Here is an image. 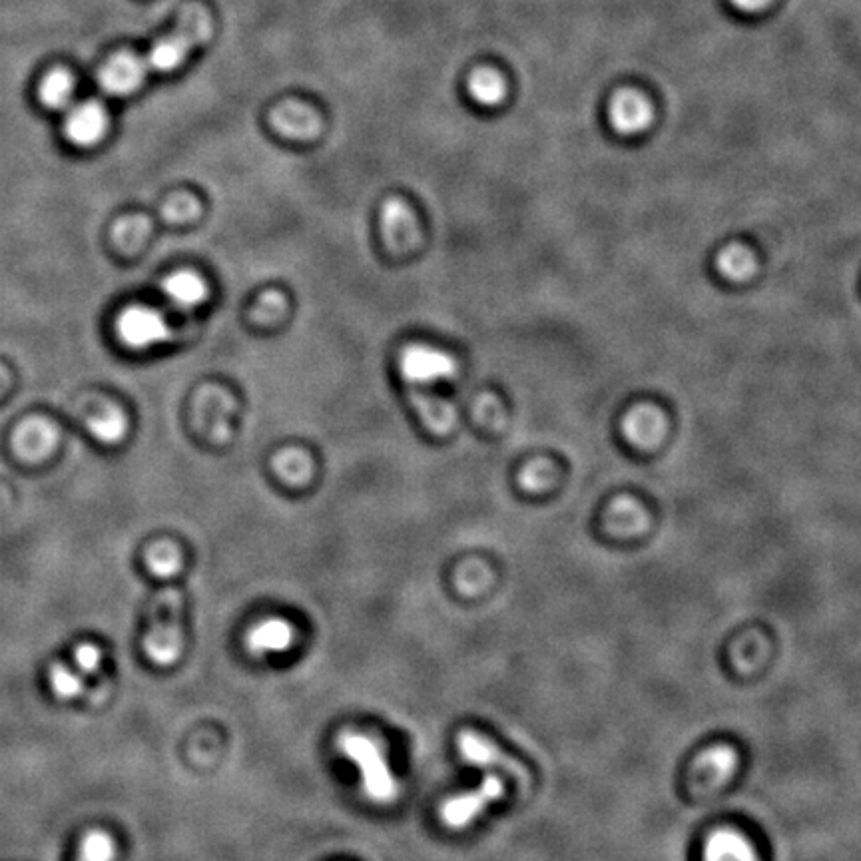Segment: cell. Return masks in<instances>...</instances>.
I'll return each instance as SVG.
<instances>
[{"label": "cell", "instance_id": "16", "mask_svg": "<svg viewBox=\"0 0 861 861\" xmlns=\"http://www.w3.org/2000/svg\"><path fill=\"white\" fill-rule=\"evenodd\" d=\"M48 682H50V690L60 700H74L84 694L88 678L82 676L70 662H56L50 666Z\"/></svg>", "mask_w": 861, "mask_h": 861}, {"label": "cell", "instance_id": "18", "mask_svg": "<svg viewBox=\"0 0 861 861\" xmlns=\"http://www.w3.org/2000/svg\"><path fill=\"white\" fill-rule=\"evenodd\" d=\"M469 92L479 104L493 106L505 98V82L495 70L481 68L471 76Z\"/></svg>", "mask_w": 861, "mask_h": 861}, {"label": "cell", "instance_id": "2", "mask_svg": "<svg viewBox=\"0 0 861 861\" xmlns=\"http://www.w3.org/2000/svg\"><path fill=\"white\" fill-rule=\"evenodd\" d=\"M339 750L357 764L363 790L377 804H391L397 798V782L389 770L383 748L369 736L345 732L339 738Z\"/></svg>", "mask_w": 861, "mask_h": 861}, {"label": "cell", "instance_id": "17", "mask_svg": "<svg viewBox=\"0 0 861 861\" xmlns=\"http://www.w3.org/2000/svg\"><path fill=\"white\" fill-rule=\"evenodd\" d=\"M146 567L156 578H176L182 569V555L176 545L162 541L148 549Z\"/></svg>", "mask_w": 861, "mask_h": 861}, {"label": "cell", "instance_id": "9", "mask_svg": "<svg viewBox=\"0 0 861 861\" xmlns=\"http://www.w3.org/2000/svg\"><path fill=\"white\" fill-rule=\"evenodd\" d=\"M148 62L132 52L114 56L100 72V84L108 94L124 96L134 92L146 78Z\"/></svg>", "mask_w": 861, "mask_h": 861}, {"label": "cell", "instance_id": "10", "mask_svg": "<svg viewBox=\"0 0 861 861\" xmlns=\"http://www.w3.org/2000/svg\"><path fill=\"white\" fill-rule=\"evenodd\" d=\"M610 122L620 134H636L644 130L652 120V110L648 100L632 90L618 92L608 108Z\"/></svg>", "mask_w": 861, "mask_h": 861}, {"label": "cell", "instance_id": "11", "mask_svg": "<svg viewBox=\"0 0 861 861\" xmlns=\"http://www.w3.org/2000/svg\"><path fill=\"white\" fill-rule=\"evenodd\" d=\"M295 642V628L284 618H268L258 626L250 628L246 636L248 650L254 656H264L268 652H284Z\"/></svg>", "mask_w": 861, "mask_h": 861}, {"label": "cell", "instance_id": "20", "mask_svg": "<svg viewBox=\"0 0 861 861\" xmlns=\"http://www.w3.org/2000/svg\"><path fill=\"white\" fill-rule=\"evenodd\" d=\"M718 268L720 272L736 282L748 280L754 270H756V262L752 258V254L742 248V246H730L726 248L720 256H718Z\"/></svg>", "mask_w": 861, "mask_h": 861}, {"label": "cell", "instance_id": "5", "mask_svg": "<svg viewBox=\"0 0 861 861\" xmlns=\"http://www.w3.org/2000/svg\"><path fill=\"white\" fill-rule=\"evenodd\" d=\"M399 369L405 381L413 385H437L451 381L459 365L455 357L431 345H409L399 359Z\"/></svg>", "mask_w": 861, "mask_h": 861}, {"label": "cell", "instance_id": "13", "mask_svg": "<svg viewBox=\"0 0 861 861\" xmlns=\"http://www.w3.org/2000/svg\"><path fill=\"white\" fill-rule=\"evenodd\" d=\"M164 293L166 297L182 309H192L202 305V301L208 295L206 282L194 274V272H176L164 280Z\"/></svg>", "mask_w": 861, "mask_h": 861}, {"label": "cell", "instance_id": "7", "mask_svg": "<svg viewBox=\"0 0 861 861\" xmlns=\"http://www.w3.org/2000/svg\"><path fill=\"white\" fill-rule=\"evenodd\" d=\"M108 132V112L100 102H84L74 106L64 124L66 138L80 148L98 144Z\"/></svg>", "mask_w": 861, "mask_h": 861}, {"label": "cell", "instance_id": "23", "mask_svg": "<svg viewBox=\"0 0 861 861\" xmlns=\"http://www.w3.org/2000/svg\"><path fill=\"white\" fill-rule=\"evenodd\" d=\"M730 2L744 12H756V10H762L770 4V0H730Z\"/></svg>", "mask_w": 861, "mask_h": 861}, {"label": "cell", "instance_id": "14", "mask_svg": "<svg viewBox=\"0 0 861 861\" xmlns=\"http://www.w3.org/2000/svg\"><path fill=\"white\" fill-rule=\"evenodd\" d=\"M704 858L706 861H756L750 844L734 832L714 834L706 844Z\"/></svg>", "mask_w": 861, "mask_h": 861}, {"label": "cell", "instance_id": "15", "mask_svg": "<svg viewBox=\"0 0 861 861\" xmlns=\"http://www.w3.org/2000/svg\"><path fill=\"white\" fill-rule=\"evenodd\" d=\"M40 102L50 110H64L74 96V78L66 70H52L38 88Z\"/></svg>", "mask_w": 861, "mask_h": 861}, {"label": "cell", "instance_id": "4", "mask_svg": "<svg viewBox=\"0 0 861 861\" xmlns=\"http://www.w3.org/2000/svg\"><path fill=\"white\" fill-rule=\"evenodd\" d=\"M116 331L120 341L136 351H146L172 337L168 319L154 307L132 305L118 315Z\"/></svg>", "mask_w": 861, "mask_h": 861}, {"label": "cell", "instance_id": "21", "mask_svg": "<svg viewBox=\"0 0 861 861\" xmlns=\"http://www.w3.org/2000/svg\"><path fill=\"white\" fill-rule=\"evenodd\" d=\"M116 842L108 832L94 830L82 838L76 861H114Z\"/></svg>", "mask_w": 861, "mask_h": 861}, {"label": "cell", "instance_id": "8", "mask_svg": "<svg viewBox=\"0 0 861 861\" xmlns=\"http://www.w3.org/2000/svg\"><path fill=\"white\" fill-rule=\"evenodd\" d=\"M457 746H459V754L475 766L501 768L521 782L527 780V772L515 760L505 756L491 740H487L485 736H481L477 732H471V730L461 732L457 738Z\"/></svg>", "mask_w": 861, "mask_h": 861}, {"label": "cell", "instance_id": "12", "mask_svg": "<svg viewBox=\"0 0 861 861\" xmlns=\"http://www.w3.org/2000/svg\"><path fill=\"white\" fill-rule=\"evenodd\" d=\"M666 431V421L660 411L644 405L632 409L624 419V435L630 443L650 449L656 447Z\"/></svg>", "mask_w": 861, "mask_h": 861}, {"label": "cell", "instance_id": "19", "mask_svg": "<svg viewBox=\"0 0 861 861\" xmlns=\"http://www.w3.org/2000/svg\"><path fill=\"white\" fill-rule=\"evenodd\" d=\"M126 429H128V421L124 413L118 409H106L90 421V433L100 443H106V445L120 443L126 437Z\"/></svg>", "mask_w": 861, "mask_h": 861}, {"label": "cell", "instance_id": "3", "mask_svg": "<svg viewBox=\"0 0 861 861\" xmlns=\"http://www.w3.org/2000/svg\"><path fill=\"white\" fill-rule=\"evenodd\" d=\"M212 34L210 14L202 6H192L180 20L178 28L158 40L148 52V68L156 72H170L182 66L186 56L202 42H206Z\"/></svg>", "mask_w": 861, "mask_h": 861}, {"label": "cell", "instance_id": "22", "mask_svg": "<svg viewBox=\"0 0 861 861\" xmlns=\"http://www.w3.org/2000/svg\"><path fill=\"white\" fill-rule=\"evenodd\" d=\"M70 664L86 678L96 676L102 670V650L92 642H82L74 648Z\"/></svg>", "mask_w": 861, "mask_h": 861}, {"label": "cell", "instance_id": "1", "mask_svg": "<svg viewBox=\"0 0 861 861\" xmlns=\"http://www.w3.org/2000/svg\"><path fill=\"white\" fill-rule=\"evenodd\" d=\"M168 584L160 588L150 606V626L144 636V652L158 666L174 664L184 648L182 630V590L174 578H164Z\"/></svg>", "mask_w": 861, "mask_h": 861}, {"label": "cell", "instance_id": "6", "mask_svg": "<svg viewBox=\"0 0 861 861\" xmlns=\"http://www.w3.org/2000/svg\"><path fill=\"white\" fill-rule=\"evenodd\" d=\"M505 786L497 776H487L483 784L467 794H459L441 806V820L453 830H463L475 822L491 804L501 800Z\"/></svg>", "mask_w": 861, "mask_h": 861}]
</instances>
